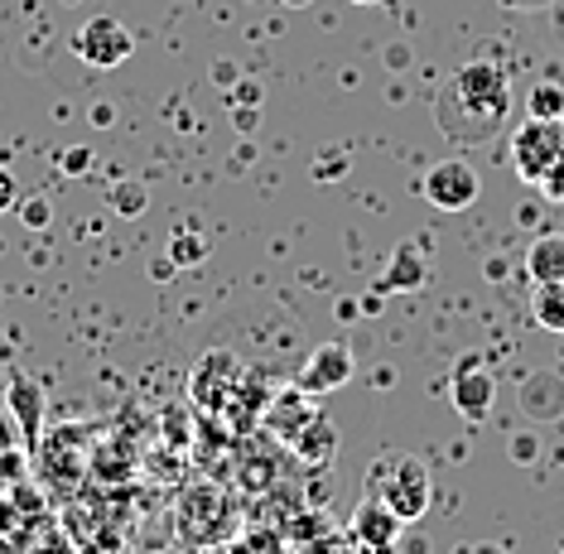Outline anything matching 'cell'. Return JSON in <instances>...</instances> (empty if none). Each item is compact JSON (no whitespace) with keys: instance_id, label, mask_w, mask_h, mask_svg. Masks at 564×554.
<instances>
[{"instance_id":"cell-6","label":"cell","mask_w":564,"mask_h":554,"mask_svg":"<svg viewBox=\"0 0 564 554\" xmlns=\"http://www.w3.org/2000/svg\"><path fill=\"white\" fill-rule=\"evenodd\" d=\"M420 193L434 203L440 213H464V208H473L478 203V193H482V178H478V170H473L468 160H440L434 170L425 174V184H420Z\"/></svg>"},{"instance_id":"cell-15","label":"cell","mask_w":564,"mask_h":554,"mask_svg":"<svg viewBox=\"0 0 564 554\" xmlns=\"http://www.w3.org/2000/svg\"><path fill=\"white\" fill-rule=\"evenodd\" d=\"M531 116H545V121H560L564 116V87L560 83H541L531 93Z\"/></svg>"},{"instance_id":"cell-8","label":"cell","mask_w":564,"mask_h":554,"mask_svg":"<svg viewBox=\"0 0 564 554\" xmlns=\"http://www.w3.org/2000/svg\"><path fill=\"white\" fill-rule=\"evenodd\" d=\"M241 377H247V367H241L232 352H208L194 367V385H188V391H194L198 410H208V415H223V405L232 401V391H237Z\"/></svg>"},{"instance_id":"cell-11","label":"cell","mask_w":564,"mask_h":554,"mask_svg":"<svg viewBox=\"0 0 564 554\" xmlns=\"http://www.w3.org/2000/svg\"><path fill=\"white\" fill-rule=\"evenodd\" d=\"M525 275H531L535 285L564 280V231H541V237L525 247Z\"/></svg>"},{"instance_id":"cell-14","label":"cell","mask_w":564,"mask_h":554,"mask_svg":"<svg viewBox=\"0 0 564 554\" xmlns=\"http://www.w3.org/2000/svg\"><path fill=\"white\" fill-rule=\"evenodd\" d=\"M203 256H208V241H203L198 231H178L174 247H170V265H184L188 270V265H198Z\"/></svg>"},{"instance_id":"cell-19","label":"cell","mask_w":564,"mask_h":554,"mask_svg":"<svg viewBox=\"0 0 564 554\" xmlns=\"http://www.w3.org/2000/svg\"><path fill=\"white\" fill-rule=\"evenodd\" d=\"M87 160H93V154H87L83 145H73L68 154H63V170H68V174H78V170H87Z\"/></svg>"},{"instance_id":"cell-20","label":"cell","mask_w":564,"mask_h":554,"mask_svg":"<svg viewBox=\"0 0 564 554\" xmlns=\"http://www.w3.org/2000/svg\"><path fill=\"white\" fill-rule=\"evenodd\" d=\"M280 6H290V10H304V6H310V0H280Z\"/></svg>"},{"instance_id":"cell-7","label":"cell","mask_w":564,"mask_h":554,"mask_svg":"<svg viewBox=\"0 0 564 554\" xmlns=\"http://www.w3.org/2000/svg\"><path fill=\"white\" fill-rule=\"evenodd\" d=\"M352 371H357L352 347L348 343H324V347H314V352L304 357L294 385H300V391H310V395H328V391H343V385L352 381Z\"/></svg>"},{"instance_id":"cell-21","label":"cell","mask_w":564,"mask_h":554,"mask_svg":"<svg viewBox=\"0 0 564 554\" xmlns=\"http://www.w3.org/2000/svg\"><path fill=\"white\" fill-rule=\"evenodd\" d=\"M352 6H387V0H352Z\"/></svg>"},{"instance_id":"cell-12","label":"cell","mask_w":564,"mask_h":554,"mask_svg":"<svg viewBox=\"0 0 564 554\" xmlns=\"http://www.w3.org/2000/svg\"><path fill=\"white\" fill-rule=\"evenodd\" d=\"M290 448H294V458H300L304 468H324V463L338 454V430H333L324 415H314L300 434H294V444H290Z\"/></svg>"},{"instance_id":"cell-2","label":"cell","mask_w":564,"mask_h":554,"mask_svg":"<svg viewBox=\"0 0 564 554\" xmlns=\"http://www.w3.org/2000/svg\"><path fill=\"white\" fill-rule=\"evenodd\" d=\"M511 170L525 184H535L550 203L564 198V121H545V116H525L511 135Z\"/></svg>"},{"instance_id":"cell-17","label":"cell","mask_w":564,"mask_h":554,"mask_svg":"<svg viewBox=\"0 0 564 554\" xmlns=\"http://www.w3.org/2000/svg\"><path fill=\"white\" fill-rule=\"evenodd\" d=\"M15 198H20V188H15V174L0 164V217H6L10 208H15Z\"/></svg>"},{"instance_id":"cell-3","label":"cell","mask_w":564,"mask_h":554,"mask_svg":"<svg viewBox=\"0 0 564 554\" xmlns=\"http://www.w3.org/2000/svg\"><path fill=\"white\" fill-rule=\"evenodd\" d=\"M367 492L381 497V501H387V507L395 511V517L410 525V521H420V517L430 511L434 478H430V468H425V463H420L415 454H387V458L371 463Z\"/></svg>"},{"instance_id":"cell-23","label":"cell","mask_w":564,"mask_h":554,"mask_svg":"<svg viewBox=\"0 0 564 554\" xmlns=\"http://www.w3.org/2000/svg\"><path fill=\"white\" fill-rule=\"evenodd\" d=\"M560 554H564V550H560Z\"/></svg>"},{"instance_id":"cell-5","label":"cell","mask_w":564,"mask_h":554,"mask_svg":"<svg viewBox=\"0 0 564 554\" xmlns=\"http://www.w3.org/2000/svg\"><path fill=\"white\" fill-rule=\"evenodd\" d=\"M73 54H78L87 68H101V73L121 68V63L135 54V34L111 15H93L87 24H78V34H73Z\"/></svg>"},{"instance_id":"cell-18","label":"cell","mask_w":564,"mask_h":554,"mask_svg":"<svg viewBox=\"0 0 564 554\" xmlns=\"http://www.w3.org/2000/svg\"><path fill=\"white\" fill-rule=\"evenodd\" d=\"M111 203H117L121 213H140V208H145V193H135L131 184H121L117 193H111Z\"/></svg>"},{"instance_id":"cell-22","label":"cell","mask_w":564,"mask_h":554,"mask_svg":"<svg viewBox=\"0 0 564 554\" xmlns=\"http://www.w3.org/2000/svg\"><path fill=\"white\" fill-rule=\"evenodd\" d=\"M482 554H497V550H482Z\"/></svg>"},{"instance_id":"cell-9","label":"cell","mask_w":564,"mask_h":554,"mask_svg":"<svg viewBox=\"0 0 564 554\" xmlns=\"http://www.w3.org/2000/svg\"><path fill=\"white\" fill-rule=\"evenodd\" d=\"M348 531L362 540L367 550H387V554H395V545H401V531H405V521L395 517V511L387 507L381 497H362L352 507V521H348Z\"/></svg>"},{"instance_id":"cell-1","label":"cell","mask_w":564,"mask_h":554,"mask_svg":"<svg viewBox=\"0 0 564 554\" xmlns=\"http://www.w3.org/2000/svg\"><path fill=\"white\" fill-rule=\"evenodd\" d=\"M507 111H511L507 73L487 58H473L448 77V87L440 93V131L454 145H473V140L492 135L507 121Z\"/></svg>"},{"instance_id":"cell-16","label":"cell","mask_w":564,"mask_h":554,"mask_svg":"<svg viewBox=\"0 0 564 554\" xmlns=\"http://www.w3.org/2000/svg\"><path fill=\"white\" fill-rule=\"evenodd\" d=\"M20 213H24V227H34V231L48 227V203H44V198H30Z\"/></svg>"},{"instance_id":"cell-4","label":"cell","mask_w":564,"mask_h":554,"mask_svg":"<svg viewBox=\"0 0 564 554\" xmlns=\"http://www.w3.org/2000/svg\"><path fill=\"white\" fill-rule=\"evenodd\" d=\"M237 525H241V511L223 487H188L178 497V531L194 545H208V550L223 545V540L237 535Z\"/></svg>"},{"instance_id":"cell-10","label":"cell","mask_w":564,"mask_h":554,"mask_svg":"<svg viewBox=\"0 0 564 554\" xmlns=\"http://www.w3.org/2000/svg\"><path fill=\"white\" fill-rule=\"evenodd\" d=\"M492 401H497V377L478 362V357H464V362H458V377H454L458 415H464L468 424H482L487 410H492Z\"/></svg>"},{"instance_id":"cell-13","label":"cell","mask_w":564,"mask_h":554,"mask_svg":"<svg viewBox=\"0 0 564 554\" xmlns=\"http://www.w3.org/2000/svg\"><path fill=\"white\" fill-rule=\"evenodd\" d=\"M531 314H535V324H541L545 333H560V338H564V280L535 285V294H531Z\"/></svg>"}]
</instances>
